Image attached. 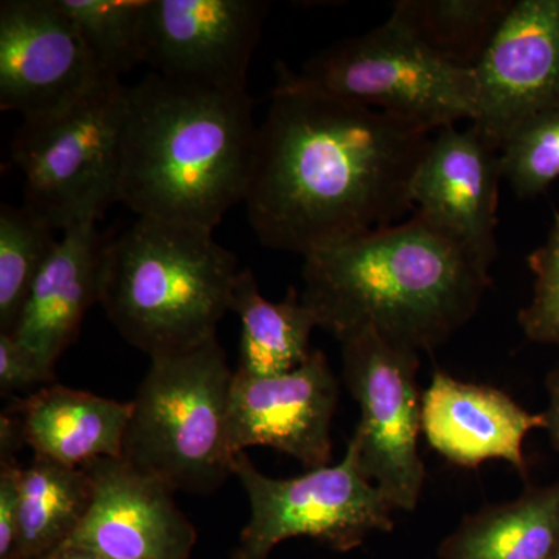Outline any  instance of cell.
<instances>
[{
    "label": "cell",
    "instance_id": "1",
    "mask_svg": "<svg viewBox=\"0 0 559 559\" xmlns=\"http://www.w3.org/2000/svg\"><path fill=\"white\" fill-rule=\"evenodd\" d=\"M430 132L278 69L245 204L261 245L307 257L401 223Z\"/></svg>",
    "mask_w": 559,
    "mask_h": 559
},
{
    "label": "cell",
    "instance_id": "2",
    "mask_svg": "<svg viewBox=\"0 0 559 559\" xmlns=\"http://www.w3.org/2000/svg\"><path fill=\"white\" fill-rule=\"evenodd\" d=\"M489 264L418 213L305 257L301 299L337 341L373 330L432 352L479 310Z\"/></svg>",
    "mask_w": 559,
    "mask_h": 559
},
{
    "label": "cell",
    "instance_id": "3",
    "mask_svg": "<svg viewBox=\"0 0 559 559\" xmlns=\"http://www.w3.org/2000/svg\"><path fill=\"white\" fill-rule=\"evenodd\" d=\"M248 91L150 72L128 87L119 202L139 218L215 230L245 202L257 130Z\"/></svg>",
    "mask_w": 559,
    "mask_h": 559
},
{
    "label": "cell",
    "instance_id": "4",
    "mask_svg": "<svg viewBox=\"0 0 559 559\" xmlns=\"http://www.w3.org/2000/svg\"><path fill=\"white\" fill-rule=\"evenodd\" d=\"M238 272L237 257L213 230L138 218L105 242L100 305L150 358L186 352L218 337Z\"/></svg>",
    "mask_w": 559,
    "mask_h": 559
},
{
    "label": "cell",
    "instance_id": "5",
    "mask_svg": "<svg viewBox=\"0 0 559 559\" xmlns=\"http://www.w3.org/2000/svg\"><path fill=\"white\" fill-rule=\"evenodd\" d=\"M235 371L218 337L151 358L131 401L121 459L178 491H213L229 476L227 409Z\"/></svg>",
    "mask_w": 559,
    "mask_h": 559
},
{
    "label": "cell",
    "instance_id": "6",
    "mask_svg": "<svg viewBox=\"0 0 559 559\" xmlns=\"http://www.w3.org/2000/svg\"><path fill=\"white\" fill-rule=\"evenodd\" d=\"M128 87L108 79L60 110L22 120L13 159L25 204L55 230L98 221L119 202Z\"/></svg>",
    "mask_w": 559,
    "mask_h": 559
},
{
    "label": "cell",
    "instance_id": "7",
    "mask_svg": "<svg viewBox=\"0 0 559 559\" xmlns=\"http://www.w3.org/2000/svg\"><path fill=\"white\" fill-rule=\"evenodd\" d=\"M290 75L301 86L428 132L473 123L479 108L474 69L440 60L392 20L320 51Z\"/></svg>",
    "mask_w": 559,
    "mask_h": 559
},
{
    "label": "cell",
    "instance_id": "8",
    "mask_svg": "<svg viewBox=\"0 0 559 559\" xmlns=\"http://www.w3.org/2000/svg\"><path fill=\"white\" fill-rule=\"evenodd\" d=\"M230 473L250 503L234 559H270L280 543L299 536L345 554L362 546L371 533L395 527L389 500L360 473L348 451L337 465L290 479L264 476L245 451L231 459Z\"/></svg>",
    "mask_w": 559,
    "mask_h": 559
},
{
    "label": "cell",
    "instance_id": "9",
    "mask_svg": "<svg viewBox=\"0 0 559 559\" xmlns=\"http://www.w3.org/2000/svg\"><path fill=\"white\" fill-rule=\"evenodd\" d=\"M344 380L360 407L347 451L393 510L417 509L425 463L419 457L421 393L415 349L362 330L341 341Z\"/></svg>",
    "mask_w": 559,
    "mask_h": 559
},
{
    "label": "cell",
    "instance_id": "10",
    "mask_svg": "<svg viewBox=\"0 0 559 559\" xmlns=\"http://www.w3.org/2000/svg\"><path fill=\"white\" fill-rule=\"evenodd\" d=\"M105 80L57 0L0 3V109L22 120L47 116Z\"/></svg>",
    "mask_w": 559,
    "mask_h": 559
},
{
    "label": "cell",
    "instance_id": "11",
    "mask_svg": "<svg viewBox=\"0 0 559 559\" xmlns=\"http://www.w3.org/2000/svg\"><path fill=\"white\" fill-rule=\"evenodd\" d=\"M337 399L340 382L320 349L286 373L248 377L235 371L227 409L231 459L250 447H267L299 460L308 471L329 466Z\"/></svg>",
    "mask_w": 559,
    "mask_h": 559
},
{
    "label": "cell",
    "instance_id": "12",
    "mask_svg": "<svg viewBox=\"0 0 559 559\" xmlns=\"http://www.w3.org/2000/svg\"><path fill=\"white\" fill-rule=\"evenodd\" d=\"M267 5L257 0H150L145 64L210 90H246Z\"/></svg>",
    "mask_w": 559,
    "mask_h": 559
},
{
    "label": "cell",
    "instance_id": "13",
    "mask_svg": "<svg viewBox=\"0 0 559 559\" xmlns=\"http://www.w3.org/2000/svg\"><path fill=\"white\" fill-rule=\"evenodd\" d=\"M473 127L500 150L524 121L559 106V0H516L474 69Z\"/></svg>",
    "mask_w": 559,
    "mask_h": 559
},
{
    "label": "cell",
    "instance_id": "14",
    "mask_svg": "<svg viewBox=\"0 0 559 559\" xmlns=\"http://www.w3.org/2000/svg\"><path fill=\"white\" fill-rule=\"evenodd\" d=\"M83 468L94 496L66 546L109 559L191 558L197 528L176 506L175 489L123 459H98Z\"/></svg>",
    "mask_w": 559,
    "mask_h": 559
},
{
    "label": "cell",
    "instance_id": "15",
    "mask_svg": "<svg viewBox=\"0 0 559 559\" xmlns=\"http://www.w3.org/2000/svg\"><path fill=\"white\" fill-rule=\"evenodd\" d=\"M499 150L476 128L430 139L411 183L415 213L491 266L498 255Z\"/></svg>",
    "mask_w": 559,
    "mask_h": 559
},
{
    "label": "cell",
    "instance_id": "16",
    "mask_svg": "<svg viewBox=\"0 0 559 559\" xmlns=\"http://www.w3.org/2000/svg\"><path fill=\"white\" fill-rule=\"evenodd\" d=\"M546 426L544 412L532 414L502 390L460 381L440 369L433 370L423 392V436L433 451L460 468L506 460L525 479V437Z\"/></svg>",
    "mask_w": 559,
    "mask_h": 559
},
{
    "label": "cell",
    "instance_id": "17",
    "mask_svg": "<svg viewBox=\"0 0 559 559\" xmlns=\"http://www.w3.org/2000/svg\"><path fill=\"white\" fill-rule=\"evenodd\" d=\"M105 242L97 221H81L62 231L11 333L51 370L79 336L87 310L100 304Z\"/></svg>",
    "mask_w": 559,
    "mask_h": 559
},
{
    "label": "cell",
    "instance_id": "18",
    "mask_svg": "<svg viewBox=\"0 0 559 559\" xmlns=\"http://www.w3.org/2000/svg\"><path fill=\"white\" fill-rule=\"evenodd\" d=\"M20 419L24 443L38 457L68 466L121 459L131 403L50 384L9 407Z\"/></svg>",
    "mask_w": 559,
    "mask_h": 559
},
{
    "label": "cell",
    "instance_id": "19",
    "mask_svg": "<svg viewBox=\"0 0 559 559\" xmlns=\"http://www.w3.org/2000/svg\"><path fill=\"white\" fill-rule=\"evenodd\" d=\"M559 549V481L463 518L440 559H551Z\"/></svg>",
    "mask_w": 559,
    "mask_h": 559
},
{
    "label": "cell",
    "instance_id": "20",
    "mask_svg": "<svg viewBox=\"0 0 559 559\" xmlns=\"http://www.w3.org/2000/svg\"><path fill=\"white\" fill-rule=\"evenodd\" d=\"M230 311L241 322L238 373L272 377L297 369L310 358L311 333L319 320L296 288H289L282 301H271L261 296L253 272L240 271Z\"/></svg>",
    "mask_w": 559,
    "mask_h": 559
},
{
    "label": "cell",
    "instance_id": "21",
    "mask_svg": "<svg viewBox=\"0 0 559 559\" xmlns=\"http://www.w3.org/2000/svg\"><path fill=\"white\" fill-rule=\"evenodd\" d=\"M94 488L83 466L33 455L22 471L13 559H44L69 543L90 511Z\"/></svg>",
    "mask_w": 559,
    "mask_h": 559
},
{
    "label": "cell",
    "instance_id": "22",
    "mask_svg": "<svg viewBox=\"0 0 559 559\" xmlns=\"http://www.w3.org/2000/svg\"><path fill=\"white\" fill-rule=\"evenodd\" d=\"M513 0H399L389 20L440 60L476 69Z\"/></svg>",
    "mask_w": 559,
    "mask_h": 559
},
{
    "label": "cell",
    "instance_id": "23",
    "mask_svg": "<svg viewBox=\"0 0 559 559\" xmlns=\"http://www.w3.org/2000/svg\"><path fill=\"white\" fill-rule=\"evenodd\" d=\"M75 25L103 75L120 80L145 64L150 0H57Z\"/></svg>",
    "mask_w": 559,
    "mask_h": 559
},
{
    "label": "cell",
    "instance_id": "24",
    "mask_svg": "<svg viewBox=\"0 0 559 559\" xmlns=\"http://www.w3.org/2000/svg\"><path fill=\"white\" fill-rule=\"evenodd\" d=\"M27 205L0 207V333H13L28 294L57 240Z\"/></svg>",
    "mask_w": 559,
    "mask_h": 559
},
{
    "label": "cell",
    "instance_id": "25",
    "mask_svg": "<svg viewBox=\"0 0 559 559\" xmlns=\"http://www.w3.org/2000/svg\"><path fill=\"white\" fill-rule=\"evenodd\" d=\"M500 171L520 198H536L559 179V106L521 124L499 150Z\"/></svg>",
    "mask_w": 559,
    "mask_h": 559
},
{
    "label": "cell",
    "instance_id": "26",
    "mask_svg": "<svg viewBox=\"0 0 559 559\" xmlns=\"http://www.w3.org/2000/svg\"><path fill=\"white\" fill-rule=\"evenodd\" d=\"M535 275L533 299L520 312L525 336L536 344L559 347V212L546 242L528 255Z\"/></svg>",
    "mask_w": 559,
    "mask_h": 559
},
{
    "label": "cell",
    "instance_id": "27",
    "mask_svg": "<svg viewBox=\"0 0 559 559\" xmlns=\"http://www.w3.org/2000/svg\"><path fill=\"white\" fill-rule=\"evenodd\" d=\"M55 371L11 333H0V395L11 396L33 385H50Z\"/></svg>",
    "mask_w": 559,
    "mask_h": 559
},
{
    "label": "cell",
    "instance_id": "28",
    "mask_svg": "<svg viewBox=\"0 0 559 559\" xmlns=\"http://www.w3.org/2000/svg\"><path fill=\"white\" fill-rule=\"evenodd\" d=\"M20 444L0 441V559H13L20 518L22 471Z\"/></svg>",
    "mask_w": 559,
    "mask_h": 559
},
{
    "label": "cell",
    "instance_id": "29",
    "mask_svg": "<svg viewBox=\"0 0 559 559\" xmlns=\"http://www.w3.org/2000/svg\"><path fill=\"white\" fill-rule=\"evenodd\" d=\"M547 395H549V407L544 412L547 426L546 430L550 437L551 447L559 451V366L547 374Z\"/></svg>",
    "mask_w": 559,
    "mask_h": 559
},
{
    "label": "cell",
    "instance_id": "30",
    "mask_svg": "<svg viewBox=\"0 0 559 559\" xmlns=\"http://www.w3.org/2000/svg\"><path fill=\"white\" fill-rule=\"evenodd\" d=\"M44 559H109L103 558L100 555L92 554V551L79 549V547L64 546L51 554L50 557Z\"/></svg>",
    "mask_w": 559,
    "mask_h": 559
},
{
    "label": "cell",
    "instance_id": "31",
    "mask_svg": "<svg viewBox=\"0 0 559 559\" xmlns=\"http://www.w3.org/2000/svg\"><path fill=\"white\" fill-rule=\"evenodd\" d=\"M551 559H559V549H558L557 554H555V557Z\"/></svg>",
    "mask_w": 559,
    "mask_h": 559
}]
</instances>
